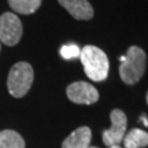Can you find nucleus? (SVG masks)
I'll list each match as a JSON object with an SVG mask.
<instances>
[{"label": "nucleus", "instance_id": "obj_1", "mask_svg": "<svg viewBox=\"0 0 148 148\" xmlns=\"http://www.w3.org/2000/svg\"><path fill=\"white\" fill-rule=\"evenodd\" d=\"M121 65L119 67V74L123 82L126 85H135L145 74L147 56L138 46L133 45L128 47L125 56H122Z\"/></svg>", "mask_w": 148, "mask_h": 148}, {"label": "nucleus", "instance_id": "obj_2", "mask_svg": "<svg viewBox=\"0 0 148 148\" xmlns=\"http://www.w3.org/2000/svg\"><path fill=\"white\" fill-rule=\"evenodd\" d=\"M80 60L87 77L93 81H103L109 75V58L101 48L87 45L80 51Z\"/></svg>", "mask_w": 148, "mask_h": 148}, {"label": "nucleus", "instance_id": "obj_3", "mask_svg": "<svg viewBox=\"0 0 148 148\" xmlns=\"http://www.w3.org/2000/svg\"><path fill=\"white\" fill-rule=\"evenodd\" d=\"M34 79V71L29 63L20 62L10 69L8 75V91L14 98H22L29 92Z\"/></svg>", "mask_w": 148, "mask_h": 148}, {"label": "nucleus", "instance_id": "obj_4", "mask_svg": "<svg viewBox=\"0 0 148 148\" xmlns=\"http://www.w3.org/2000/svg\"><path fill=\"white\" fill-rule=\"evenodd\" d=\"M21 20L11 12H5L0 16V42L14 46L19 43L22 36Z\"/></svg>", "mask_w": 148, "mask_h": 148}, {"label": "nucleus", "instance_id": "obj_5", "mask_svg": "<svg viewBox=\"0 0 148 148\" xmlns=\"http://www.w3.org/2000/svg\"><path fill=\"white\" fill-rule=\"evenodd\" d=\"M111 127L102 134V139L106 146L110 147L113 145H119L123 142L127 127V117L125 113L120 109H114L110 114Z\"/></svg>", "mask_w": 148, "mask_h": 148}, {"label": "nucleus", "instance_id": "obj_6", "mask_svg": "<svg viewBox=\"0 0 148 148\" xmlns=\"http://www.w3.org/2000/svg\"><path fill=\"white\" fill-rule=\"evenodd\" d=\"M68 99L77 104H93L99 100V92L92 85L86 81H76L67 87Z\"/></svg>", "mask_w": 148, "mask_h": 148}, {"label": "nucleus", "instance_id": "obj_7", "mask_svg": "<svg viewBox=\"0 0 148 148\" xmlns=\"http://www.w3.org/2000/svg\"><path fill=\"white\" fill-rule=\"evenodd\" d=\"M70 16L76 20H91L93 18V8L88 0H57Z\"/></svg>", "mask_w": 148, "mask_h": 148}, {"label": "nucleus", "instance_id": "obj_8", "mask_svg": "<svg viewBox=\"0 0 148 148\" xmlns=\"http://www.w3.org/2000/svg\"><path fill=\"white\" fill-rule=\"evenodd\" d=\"M91 136V130L88 126L78 127L64 140L62 148H89Z\"/></svg>", "mask_w": 148, "mask_h": 148}, {"label": "nucleus", "instance_id": "obj_9", "mask_svg": "<svg viewBox=\"0 0 148 148\" xmlns=\"http://www.w3.org/2000/svg\"><path fill=\"white\" fill-rule=\"evenodd\" d=\"M125 148H144L148 146V133L133 128L127 133L123 138Z\"/></svg>", "mask_w": 148, "mask_h": 148}, {"label": "nucleus", "instance_id": "obj_10", "mask_svg": "<svg viewBox=\"0 0 148 148\" xmlns=\"http://www.w3.org/2000/svg\"><path fill=\"white\" fill-rule=\"evenodd\" d=\"M25 142L19 133L12 130L0 132V148H24Z\"/></svg>", "mask_w": 148, "mask_h": 148}, {"label": "nucleus", "instance_id": "obj_11", "mask_svg": "<svg viewBox=\"0 0 148 148\" xmlns=\"http://www.w3.org/2000/svg\"><path fill=\"white\" fill-rule=\"evenodd\" d=\"M12 10L21 14H31L40 8L42 0H8Z\"/></svg>", "mask_w": 148, "mask_h": 148}, {"label": "nucleus", "instance_id": "obj_12", "mask_svg": "<svg viewBox=\"0 0 148 148\" xmlns=\"http://www.w3.org/2000/svg\"><path fill=\"white\" fill-rule=\"evenodd\" d=\"M80 49L76 44H69V45H64L60 48V55L65 59H73L77 58L80 56Z\"/></svg>", "mask_w": 148, "mask_h": 148}, {"label": "nucleus", "instance_id": "obj_13", "mask_svg": "<svg viewBox=\"0 0 148 148\" xmlns=\"http://www.w3.org/2000/svg\"><path fill=\"white\" fill-rule=\"evenodd\" d=\"M140 120H143V121H144L145 126H148V121H147V119H146V116H145V115H143V116L140 117Z\"/></svg>", "mask_w": 148, "mask_h": 148}, {"label": "nucleus", "instance_id": "obj_14", "mask_svg": "<svg viewBox=\"0 0 148 148\" xmlns=\"http://www.w3.org/2000/svg\"><path fill=\"white\" fill-rule=\"evenodd\" d=\"M109 148H122L120 145H113V146H110Z\"/></svg>", "mask_w": 148, "mask_h": 148}, {"label": "nucleus", "instance_id": "obj_15", "mask_svg": "<svg viewBox=\"0 0 148 148\" xmlns=\"http://www.w3.org/2000/svg\"><path fill=\"white\" fill-rule=\"evenodd\" d=\"M146 101H147V104H148V91L147 93H146Z\"/></svg>", "mask_w": 148, "mask_h": 148}, {"label": "nucleus", "instance_id": "obj_16", "mask_svg": "<svg viewBox=\"0 0 148 148\" xmlns=\"http://www.w3.org/2000/svg\"><path fill=\"white\" fill-rule=\"evenodd\" d=\"M89 148H98V147H89Z\"/></svg>", "mask_w": 148, "mask_h": 148}, {"label": "nucleus", "instance_id": "obj_17", "mask_svg": "<svg viewBox=\"0 0 148 148\" xmlns=\"http://www.w3.org/2000/svg\"><path fill=\"white\" fill-rule=\"evenodd\" d=\"M0 48H1V47H0Z\"/></svg>", "mask_w": 148, "mask_h": 148}]
</instances>
